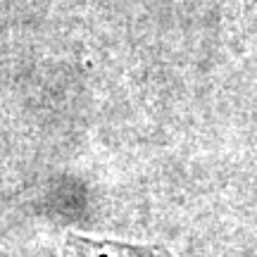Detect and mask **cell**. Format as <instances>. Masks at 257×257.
I'll list each match as a JSON object with an SVG mask.
<instances>
[{
    "label": "cell",
    "instance_id": "1",
    "mask_svg": "<svg viewBox=\"0 0 257 257\" xmlns=\"http://www.w3.org/2000/svg\"><path fill=\"white\" fill-rule=\"evenodd\" d=\"M64 257H165L157 250H141L117 245V243H95L86 238H69V248L64 250Z\"/></svg>",
    "mask_w": 257,
    "mask_h": 257
}]
</instances>
